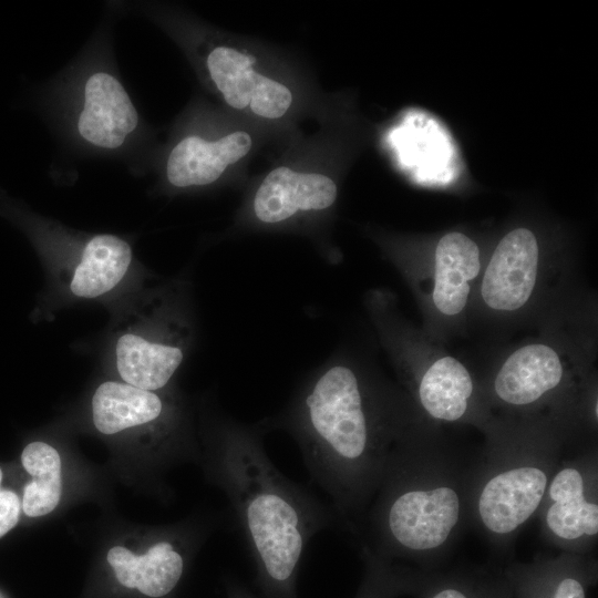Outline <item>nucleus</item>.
I'll list each match as a JSON object with an SVG mask.
<instances>
[{
	"instance_id": "1",
	"label": "nucleus",
	"mask_w": 598,
	"mask_h": 598,
	"mask_svg": "<svg viewBox=\"0 0 598 598\" xmlns=\"http://www.w3.org/2000/svg\"><path fill=\"white\" fill-rule=\"evenodd\" d=\"M425 423L402 388L347 354L315 371L275 422L355 536L394 450Z\"/></svg>"
},
{
	"instance_id": "2",
	"label": "nucleus",
	"mask_w": 598,
	"mask_h": 598,
	"mask_svg": "<svg viewBox=\"0 0 598 598\" xmlns=\"http://www.w3.org/2000/svg\"><path fill=\"white\" fill-rule=\"evenodd\" d=\"M474 460L442 427L423 424L390 457L360 525V545L389 560L436 570L470 528Z\"/></svg>"
},
{
	"instance_id": "3",
	"label": "nucleus",
	"mask_w": 598,
	"mask_h": 598,
	"mask_svg": "<svg viewBox=\"0 0 598 598\" xmlns=\"http://www.w3.org/2000/svg\"><path fill=\"white\" fill-rule=\"evenodd\" d=\"M265 426L229 419L216 425V478L234 508L264 597L298 598L303 553L338 518L276 467L265 448Z\"/></svg>"
},
{
	"instance_id": "4",
	"label": "nucleus",
	"mask_w": 598,
	"mask_h": 598,
	"mask_svg": "<svg viewBox=\"0 0 598 598\" xmlns=\"http://www.w3.org/2000/svg\"><path fill=\"white\" fill-rule=\"evenodd\" d=\"M484 436L473 466L470 528L504 555L536 517L569 446L560 424L546 415H496Z\"/></svg>"
},
{
	"instance_id": "5",
	"label": "nucleus",
	"mask_w": 598,
	"mask_h": 598,
	"mask_svg": "<svg viewBox=\"0 0 598 598\" xmlns=\"http://www.w3.org/2000/svg\"><path fill=\"white\" fill-rule=\"evenodd\" d=\"M365 307L402 389L422 419L439 427L474 426L484 434L496 415L486 401L481 379L444 351L440 342L409 323L390 292L370 291Z\"/></svg>"
},
{
	"instance_id": "6",
	"label": "nucleus",
	"mask_w": 598,
	"mask_h": 598,
	"mask_svg": "<svg viewBox=\"0 0 598 598\" xmlns=\"http://www.w3.org/2000/svg\"><path fill=\"white\" fill-rule=\"evenodd\" d=\"M563 337L546 336L507 352L481 379L495 415H546L574 435L588 421L596 381L587 362Z\"/></svg>"
},
{
	"instance_id": "7",
	"label": "nucleus",
	"mask_w": 598,
	"mask_h": 598,
	"mask_svg": "<svg viewBox=\"0 0 598 598\" xmlns=\"http://www.w3.org/2000/svg\"><path fill=\"white\" fill-rule=\"evenodd\" d=\"M565 275V270L546 265L532 229L514 228L502 237L483 265L471 307L496 324L520 321L548 302Z\"/></svg>"
},
{
	"instance_id": "8",
	"label": "nucleus",
	"mask_w": 598,
	"mask_h": 598,
	"mask_svg": "<svg viewBox=\"0 0 598 598\" xmlns=\"http://www.w3.org/2000/svg\"><path fill=\"white\" fill-rule=\"evenodd\" d=\"M178 288L165 289L145 305L140 320L114 340L113 360L122 381L159 391L173 379L193 342L189 308Z\"/></svg>"
},
{
	"instance_id": "9",
	"label": "nucleus",
	"mask_w": 598,
	"mask_h": 598,
	"mask_svg": "<svg viewBox=\"0 0 598 598\" xmlns=\"http://www.w3.org/2000/svg\"><path fill=\"white\" fill-rule=\"evenodd\" d=\"M394 261L423 313L425 334L441 343L461 329L484 265L478 245L461 231H451L439 238L425 264Z\"/></svg>"
},
{
	"instance_id": "10",
	"label": "nucleus",
	"mask_w": 598,
	"mask_h": 598,
	"mask_svg": "<svg viewBox=\"0 0 598 598\" xmlns=\"http://www.w3.org/2000/svg\"><path fill=\"white\" fill-rule=\"evenodd\" d=\"M536 517L547 545L564 553L594 554L598 540L597 443L569 450L561 457Z\"/></svg>"
},
{
	"instance_id": "11",
	"label": "nucleus",
	"mask_w": 598,
	"mask_h": 598,
	"mask_svg": "<svg viewBox=\"0 0 598 598\" xmlns=\"http://www.w3.org/2000/svg\"><path fill=\"white\" fill-rule=\"evenodd\" d=\"M68 258L52 264V274L69 297L100 299L115 291L128 276L130 244L112 234L89 237Z\"/></svg>"
},
{
	"instance_id": "12",
	"label": "nucleus",
	"mask_w": 598,
	"mask_h": 598,
	"mask_svg": "<svg viewBox=\"0 0 598 598\" xmlns=\"http://www.w3.org/2000/svg\"><path fill=\"white\" fill-rule=\"evenodd\" d=\"M514 598H587L598 578L594 554L559 551L532 561H512L502 571Z\"/></svg>"
},
{
	"instance_id": "13",
	"label": "nucleus",
	"mask_w": 598,
	"mask_h": 598,
	"mask_svg": "<svg viewBox=\"0 0 598 598\" xmlns=\"http://www.w3.org/2000/svg\"><path fill=\"white\" fill-rule=\"evenodd\" d=\"M252 62L233 48L218 47L209 53L207 68L228 105L237 110L250 105L261 117H281L292 101L290 90L254 71Z\"/></svg>"
},
{
	"instance_id": "14",
	"label": "nucleus",
	"mask_w": 598,
	"mask_h": 598,
	"mask_svg": "<svg viewBox=\"0 0 598 598\" xmlns=\"http://www.w3.org/2000/svg\"><path fill=\"white\" fill-rule=\"evenodd\" d=\"M76 130L95 147H121L138 125V113L122 83L111 73L97 71L85 81Z\"/></svg>"
},
{
	"instance_id": "15",
	"label": "nucleus",
	"mask_w": 598,
	"mask_h": 598,
	"mask_svg": "<svg viewBox=\"0 0 598 598\" xmlns=\"http://www.w3.org/2000/svg\"><path fill=\"white\" fill-rule=\"evenodd\" d=\"M337 185L328 176L298 173L286 166L271 171L258 187L254 200L255 218L265 225H279L300 213L322 212L337 199Z\"/></svg>"
},
{
	"instance_id": "16",
	"label": "nucleus",
	"mask_w": 598,
	"mask_h": 598,
	"mask_svg": "<svg viewBox=\"0 0 598 598\" xmlns=\"http://www.w3.org/2000/svg\"><path fill=\"white\" fill-rule=\"evenodd\" d=\"M251 148L248 133L238 131L217 141L188 136L171 151L166 163L168 182L178 188L204 186L217 181Z\"/></svg>"
},
{
	"instance_id": "17",
	"label": "nucleus",
	"mask_w": 598,
	"mask_h": 598,
	"mask_svg": "<svg viewBox=\"0 0 598 598\" xmlns=\"http://www.w3.org/2000/svg\"><path fill=\"white\" fill-rule=\"evenodd\" d=\"M107 561L120 584L151 598H162L173 591L185 566L183 554L166 539L155 543L143 555L113 547L107 553Z\"/></svg>"
},
{
	"instance_id": "18",
	"label": "nucleus",
	"mask_w": 598,
	"mask_h": 598,
	"mask_svg": "<svg viewBox=\"0 0 598 598\" xmlns=\"http://www.w3.org/2000/svg\"><path fill=\"white\" fill-rule=\"evenodd\" d=\"M171 406L156 391L145 390L124 381H105L92 398V417L103 434L155 423L172 416Z\"/></svg>"
},
{
	"instance_id": "19",
	"label": "nucleus",
	"mask_w": 598,
	"mask_h": 598,
	"mask_svg": "<svg viewBox=\"0 0 598 598\" xmlns=\"http://www.w3.org/2000/svg\"><path fill=\"white\" fill-rule=\"evenodd\" d=\"M21 461L33 476L24 488L22 509L31 517L47 515L56 507L61 497L60 455L44 442H32L22 451Z\"/></svg>"
},
{
	"instance_id": "20",
	"label": "nucleus",
	"mask_w": 598,
	"mask_h": 598,
	"mask_svg": "<svg viewBox=\"0 0 598 598\" xmlns=\"http://www.w3.org/2000/svg\"><path fill=\"white\" fill-rule=\"evenodd\" d=\"M364 574L354 598H398L414 595L426 571L389 560L360 545Z\"/></svg>"
},
{
	"instance_id": "21",
	"label": "nucleus",
	"mask_w": 598,
	"mask_h": 598,
	"mask_svg": "<svg viewBox=\"0 0 598 598\" xmlns=\"http://www.w3.org/2000/svg\"><path fill=\"white\" fill-rule=\"evenodd\" d=\"M480 570L426 571L417 598H478Z\"/></svg>"
},
{
	"instance_id": "22",
	"label": "nucleus",
	"mask_w": 598,
	"mask_h": 598,
	"mask_svg": "<svg viewBox=\"0 0 598 598\" xmlns=\"http://www.w3.org/2000/svg\"><path fill=\"white\" fill-rule=\"evenodd\" d=\"M478 598H514V596L502 571L491 574L480 570Z\"/></svg>"
},
{
	"instance_id": "23",
	"label": "nucleus",
	"mask_w": 598,
	"mask_h": 598,
	"mask_svg": "<svg viewBox=\"0 0 598 598\" xmlns=\"http://www.w3.org/2000/svg\"><path fill=\"white\" fill-rule=\"evenodd\" d=\"M1 480L2 472L0 468V484ZM20 507V499L16 493L0 489V537L17 525Z\"/></svg>"
},
{
	"instance_id": "24",
	"label": "nucleus",
	"mask_w": 598,
	"mask_h": 598,
	"mask_svg": "<svg viewBox=\"0 0 598 598\" xmlns=\"http://www.w3.org/2000/svg\"><path fill=\"white\" fill-rule=\"evenodd\" d=\"M229 598H256L243 586L235 584L230 587Z\"/></svg>"
}]
</instances>
